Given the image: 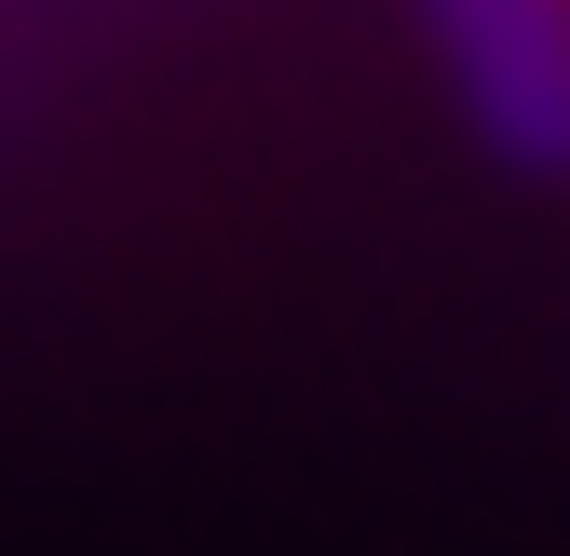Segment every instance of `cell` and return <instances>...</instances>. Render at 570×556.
I'll return each instance as SVG.
<instances>
[{
	"instance_id": "cell-1",
	"label": "cell",
	"mask_w": 570,
	"mask_h": 556,
	"mask_svg": "<svg viewBox=\"0 0 570 556\" xmlns=\"http://www.w3.org/2000/svg\"><path fill=\"white\" fill-rule=\"evenodd\" d=\"M421 28L489 150L570 163V0H421Z\"/></svg>"
}]
</instances>
